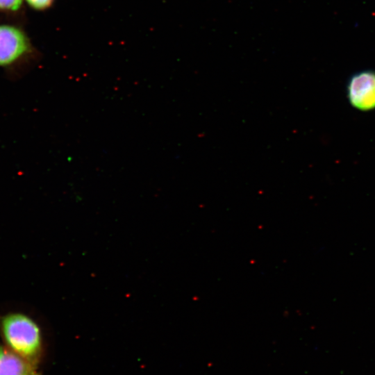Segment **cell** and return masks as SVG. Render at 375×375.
I'll return each instance as SVG.
<instances>
[{"mask_svg":"<svg viewBox=\"0 0 375 375\" xmlns=\"http://www.w3.org/2000/svg\"><path fill=\"white\" fill-rule=\"evenodd\" d=\"M0 333L8 349L36 365L42 354V338L39 326L31 317L19 312L3 315Z\"/></svg>","mask_w":375,"mask_h":375,"instance_id":"6da1fadb","label":"cell"},{"mask_svg":"<svg viewBox=\"0 0 375 375\" xmlns=\"http://www.w3.org/2000/svg\"><path fill=\"white\" fill-rule=\"evenodd\" d=\"M347 98L359 110L375 109V72L364 70L354 74L348 82Z\"/></svg>","mask_w":375,"mask_h":375,"instance_id":"7a4b0ae2","label":"cell"},{"mask_svg":"<svg viewBox=\"0 0 375 375\" xmlns=\"http://www.w3.org/2000/svg\"><path fill=\"white\" fill-rule=\"evenodd\" d=\"M31 49L24 33L17 27L0 25V66L15 62Z\"/></svg>","mask_w":375,"mask_h":375,"instance_id":"3957f363","label":"cell"},{"mask_svg":"<svg viewBox=\"0 0 375 375\" xmlns=\"http://www.w3.org/2000/svg\"><path fill=\"white\" fill-rule=\"evenodd\" d=\"M35 365L0 344V375H40Z\"/></svg>","mask_w":375,"mask_h":375,"instance_id":"277c9868","label":"cell"},{"mask_svg":"<svg viewBox=\"0 0 375 375\" xmlns=\"http://www.w3.org/2000/svg\"><path fill=\"white\" fill-rule=\"evenodd\" d=\"M23 0H0V10L16 11L21 7Z\"/></svg>","mask_w":375,"mask_h":375,"instance_id":"5b68a950","label":"cell"},{"mask_svg":"<svg viewBox=\"0 0 375 375\" xmlns=\"http://www.w3.org/2000/svg\"><path fill=\"white\" fill-rule=\"evenodd\" d=\"M33 8L38 10H43L49 8L54 0H26Z\"/></svg>","mask_w":375,"mask_h":375,"instance_id":"8992f818","label":"cell"}]
</instances>
